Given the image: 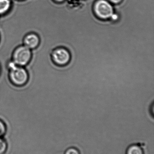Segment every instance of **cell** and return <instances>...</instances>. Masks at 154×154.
<instances>
[{
	"label": "cell",
	"instance_id": "1",
	"mask_svg": "<svg viewBox=\"0 0 154 154\" xmlns=\"http://www.w3.org/2000/svg\"><path fill=\"white\" fill-rule=\"evenodd\" d=\"M7 70L8 81L13 87L23 88L29 83L30 75L26 67L16 66L9 60L7 64Z\"/></svg>",
	"mask_w": 154,
	"mask_h": 154
},
{
	"label": "cell",
	"instance_id": "7",
	"mask_svg": "<svg viewBox=\"0 0 154 154\" xmlns=\"http://www.w3.org/2000/svg\"><path fill=\"white\" fill-rule=\"evenodd\" d=\"M126 154H144L143 150L139 145H131L127 147Z\"/></svg>",
	"mask_w": 154,
	"mask_h": 154
},
{
	"label": "cell",
	"instance_id": "6",
	"mask_svg": "<svg viewBox=\"0 0 154 154\" xmlns=\"http://www.w3.org/2000/svg\"><path fill=\"white\" fill-rule=\"evenodd\" d=\"M12 6V0H0V16L9 12Z\"/></svg>",
	"mask_w": 154,
	"mask_h": 154
},
{
	"label": "cell",
	"instance_id": "13",
	"mask_svg": "<svg viewBox=\"0 0 154 154\" xmlns=\"http://www.w3.org/2000/svg\"><path fill=\"white\" fill-rule=\"evenodd\" d=\"M1 73H2V67H1V66L0 65V75H1Z\"/></svg>",
	"mask_w": 154,
	"mask_h": 154
},
{
	"label": "cell",
	"instance_id": "2",
	"mask_svg": "<svg viewBox=\"0 0 154 154\" xmlns=\"http://www.w3.org/2000/svg\"><path fill=\"white\" fill-rule=\"evenodd\" d=\"M33 57V51L22 44L14 49L10 60L16 66L26 67L30 64Z\"/></svg>",
	"mask_w": 154,
	"mask_h": 154
},
{
	"label": "cell",
	"instance_id": "12",
	"mask_svg": "<svg viewBox=\"0 0 154 154\" xmlns=\"http://www.w3.org/2000/svg\"><path fill=\"white\" fill-rule=\"evenodd\" d=\"M54 2L57 3H61L65 1V0H53Z\"/></svg>",
	"mask_w": 154,
	"mask_h": 154
},
{
	"label": "cell",
	"instance_id": "4",
	"mask_svg": "<svg viewBox=\"0 0 154 154\" xmlns=\"http://www.w3.org/2000/svg\"><path fill=\"white\" fill-rule=\"evenodd\" d=\"M94 13L96 17L101 20H108L116 18L114 14V7L107 0H97L93 7Z\"/></svg>",
	"mask_w": 154,
	"mask_h": 154
},
{
	"label": "cell",
	"instance_id": "9",
	"mask_svg": "<svg viewBox=\"0 0 154 154\" xmlns=\"http://www.w3.org/2000/svg\"><path fill=\"white\" fill-rule=\"evenodd\" d=\"M7 132V126L2 119H0V137H4Z\"/></svg>",
	"mask_w": 154,
	"mask_h": 154
},
{
	"label": "cell",
	"instance_id": "5",
	"mask_svg": "<svg viewBox=\"0 0 154 154\" xmlns=\"http://www.w3.org/2000/svg\"><path fill=\"white\" fill-rule=\"evenodd\" d=\"M41 39L36 32H31L24 35L23 38L22 44L31 50H35L40 46Z\"/></svg>",
	"mask_w": 154,
	"mask_h": 154
},
{
	"label": "cell",
	"instance_id": "14",
	"mask_svg": "<svg viewBox=\"0 0 154 154\" xmlns=\"http://www.w3.org/2000/svg\"><path fill=\"white\" fill-rule=\"evenodd\" d=\"M1 41H2V38H1V35L0 34V44H1Z\"/></svg>",
	"mask_w": 154,
	"mask_h": 154
},
{
	"label": "cell",
	"instance_id": "15",
	"mask_svg": "<svg viewBox=\"0 0 154 154\" xmlns=\"http://www.w3.org/2000/svg\"><path fill=\"white\" fill-rule=\"evenodd\" d=\"M16 1H20V2H21V1H24V0H16Z\"/></svg>",
	"mask_w": 154,
	"mask_h": 154
},
{
	"label": "cell",
	"instance_id": "11",
	"mask_svg": "<svg viewBox=\"0 0 154 154\" xmlns=\"http://www.w3.org/2000/svg\"><path fill=\"white\" fill-rule=\"evenodd\" d=\"M108 2L114 4H118L122 2L123 0H107Z\"/></svg>",
	"mask_w": 154,
	"mask_h": 154
},
{
	"label": "cell",
	"instance_id": "10",
	"mask_svg": "<svg viewBox=\"0 0 154 154\" xmlns=\"http://www.w3.org/2000/svg\"><path fill=\"white\" fill-rule=\"evenodd\" d=\"M65 154H80V152L77 148L72 147L68 148L65 152Z\"/></svg>",
	"mask_w": 154,
	"mask_h": 154
},
{
	"label": "cell",
	"instance_id": "3",
	"mask_svg": "<svg viewBox=\"0 0 154 154\" xmlns=\"http://www.w3.org/2000/svg\"><path fill=\"white\" fill-rule=\"evenodd\" d=\"M50 57L54 66L59 68H64L70 64L72 55L68 48L64 46H58L51 51Z\"/></svg>",
	"mask_w": 154,
	"mask_h": 154
},
{
	"label": "cell",
	"instance_id": "8",
	"mask_svg": "<svg viewBox=\"0 0 154 154\" xmlns=\"http://www.w3.org/2000/svg\"><path fill=\"white\" fill-rule=\"evenodd\" d=\"M8 148V144L4 137H0V154H5Z\"/></svg>",
	"mask_w": 154,
	"mask_h": 154
}]
</instances>
